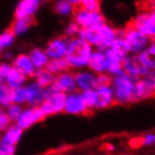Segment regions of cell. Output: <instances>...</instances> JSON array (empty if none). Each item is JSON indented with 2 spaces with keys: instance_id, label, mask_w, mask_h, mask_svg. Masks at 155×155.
Returning a JSON list of instances; mask_svg holds the SVG:
<instances>
[{
  "instance_id": "cell-1",
  "label": "cell",
  "mask_w": 155,
  "mask_h": 155,
  "mask_svg": "<svg viewBox=\"0 0 155 155\" xmlns=\"http://www.w3.org/2000/svg\"><path fill=\"white\" fill-rule=\"evenodd\" d=\"M93 50L87 42L79 37L70 39L64 58L68 63L69 69L72 71L87 69Z\"/></svg>"
},
{
  "instance_id": "cell-2",
  "label": "cell",
  "mask_w": 155,
  "mask_h": 155,
  "mask_svg": "<svg viewBox=\"0 0 155 155\" xmlns=\"http://www.w3.org/2000/svg\"><path fill=\"white\" fill-rule=\"evenodd\" d=\"M155 69V57L143 51L142 53L129 54L122 61V71L133 79L137 80Z\"/></svg>"
},
{
  "instance_id": "cell-3",
  "label": "cell",
  "mask_w": 155,
  "mask_h": 155,
  "mask_svg": "<svg viewBox=\"0 0 155 155\" xmlns=\"http://www.w3.org/2000/svg\"><path fill=\"white\" fill-rule=\"evenodd\" d=\"M135 80L124 72L118 71L112 76L110 86L112 87L115 103L118 105H128L135 103L134 97Z\"/></svg>"
},
{
  "instance_id": "cell-4",
  "label": "cell",
  "mask_w": 155,
  "mask_h": 155,
  "mask_svg": "<svg viewBox=\"0 0 155 155\" xmlns=\"http://www.w3.org/2000/svg\"><path fill=\"white\" fill-rule=\"evenodd\" d=\"M122 39L124 41L127 51L132 54L142 53L147 49L149 44L152 41H154L150 40L147 36L143 35L139 31L134 29L131 25L123 28Z\"/></svg>"
},
{
  "instance_id": "cell-5",
  "label": "cell",
  "mask_w": 155,
  "mask_h": 155,
  "mask_svg": "<svg viewBox=\"0 0 155 155\" xmlns=\"http://www.w3.org/2000/svg\"><path fill=\"white\" fill-rule=\"evenodd\" d=\"M134 29L143 35L147 36L150 40L155 37V10L154 8L142 10L137 12L130 24Z\"/></svg>"
},
{
  "instance_id": "cell-6",
  "label": "cell",
  "mask_w": 155,
  "mask_h": 155,
  "mask_svg": "<svg viewBox=\"0 0 155 155\" xmlns=\"http://www.w3.org/2000/svg\"><path fill=\"white\" fill-rule=\"evenodd\" d=\"M72 20L79 25L80 28L89 29H96L106 22L105 17L101 11L89 12L80 7L75 8L74 13L72 15Z\"/></svg>"
},
{
  "instance_id": "cell-7",
  "label": "cell",
  "mask_w": 155,
  "mask_h": 155,
  "mask_svg": "<svg viewBox=\"0 0 155 155\" xmlns=\"http://www.w3.org/2000/svg\"><path fill=\"white\" fill-rule=\"evenodd\" d=\"M66 94L48 88L47 95L40 108L45 117L63 113L66 101Z\"/></svg>"
},
{
  "instance_id": "cell-8",
  "label": "cell",
  "mask_w": 155,
  "mask_h": 155,
  "mask_svg": "<svg viewBox=\"0 0 155 155\" xmlns=\"http://www.w3.org/2000/svg\"><path fill=\"white\" fill-rule=\"evenodd\" d=\"M155 94V71H151L144 77L135 80L134 97L135 102L146 101Z\"/></svg>"
},
{
  "instance_id": "cell-9",
  "label": "cell",
  "mask_w": 155,
  "mask_h": 155,
  "mask_svg": "<svg viewBox=\"0 0 155 155\" xmlns=\"http://www.w3.org/2000/svg\"><path fill=\"white\" fill-rule=\"evenodd\" d=\"M45 116L41 112L40 107H33V106H24L23 111L17 120L15 124L19 126L20 128L25 132L29 130L35 125L39 124L42 120H45Z\"/></svg>"
},
{
  "instance_id": "cell-10",
  "label": "cell",
  "mask_w": 155,
  "mask_h": 155,
  "mask_svg": "<svg viewBox=\"0 0 155 155\" xmlns=\"http://www.w3.org/2000/svg\"><path fill=\"white\" fill-rule=\"evenodd\" d=\"M63 113L75 117L87 116L90 113L80 91L76 90L74 92L67 94Z\"/></svg>"
},
{
  "instance_id": "cell-11",
  "label": "cell",
  "mask_w": 155,
  "mask_h": 155,
  "mask_svg": "<svg viewBox=\"0 0 155 155\" xmlns=\"http://www.w3.org/2000/svg\"><path fill=\"white\" fill-rule=\"evenodd\" d=\"M50 89L62 92L66 95L76 91L77 88L74 79V71L69 70L56 75Z\"/></svg>"
},
{
  "instance_id": "cell-12",
  "label": "cell",
  "mask_w": 155,
  "mask_h": 155,
  "mask_svg": "<svg viewBox=\"0 0 155 155\" xmlns=\"http://www.w3.org/2000/svg\"><path fill=\"white\" fill-rule=\"evenodd\" d=\"M24 87L26 94V105L40 107L47 95L48 88L41 87L33 79H28Z\"/></svg>"
},
{
  "instance_id": "cell-13",
  "label": "cell",
  "mask_w": 155,
  "mask_h": 155,
  "mask_svg": "<svg viewBox=\"0 0 155 155\" xmlns=\"http://www.w3.org/2000/svg\"><path fill=\"white\" fill-rule=\"evenodd\" d=\"M69 40L67 37L58 36L51 39L43 48L44 52L46 53L47 57L50 59H60L64 58L66 56V52L68 48Z\"/></svg>"
},
{
  "instance_id": "cell-14",
  "label": "cell",
  "mask_w": 155,
  "mask_h": 155,
  "mask_svg": "<svg viewBox=\"0 0 155 155\" xmlns=\"http://www.w3.org/2000/svg\"><path fill=\"white\" fill-rule=\"evenodd\" d=\"M41 4L42 0H20L14 10V18H34Z\"/></svg>"
},
{
  "instance_id": "cell-15",
  "label": "cell",
  "mask_w": 155,
  "mask_h": 155,
  "mask_svg": "<svg viewBox=\"0 0 155 155\" xmlns=\"http://www.w3.org/2000/svg\"><path fill=\"white\" fill-rule=\"evenodd\" d=\"M104 54L107 64L106 74L113 76L116 74H117L118 71H122V61L128 54H124L113 47H109L105 49Z\"/></svg>"
},
{
  "instance_id": "cell-16",
  "label": "cell",
  "mask_w": 155,
  "mask_h": 155,
  "mask_svg": "<svg viewBox=\"0 0 155 155\" xmlns=\"http://www.w3.org/2000/svg\"><path fill=\"white\" fill-rule=\"evenodd\" d=\"M117 28L106 22L96 28L99 39V49L105 50L111 46L117 38Z\"/></svg>"
},
{
  "instance_id": "cell-17",
  "label": "cell",
  "mask_w": 155,
  "mask_h": 155,
  "mask_svg": "<svg viewBox=\"0 0 155 155\" xmlns=\"http://www.w3.org/2000/svg\"><path fill=\"white\" fill-rule=\"evenodd\" d=\"M74 79L76 88L80 92L96 88V74L87 68L74 71Z\"/></svg>"
},
{
  "instance_id": "cell-18",
  "label": "cell",
  "mask_w": 155,
  "mask_h": 155,
  "mask_svg": "<svg viewBox=\"0 0 155 155\" xmlns=\"http://www.w3.org/2000/svg\"><path fill=\"white\" fill-rule=\"evenodd\" d=\"M12 65L14 69L24 74L27 79H32L36 72V69L34 68L28 54L25 53L16 54L13 60L12 61Z\"/></svg>"
},
{
  "instance_id": "cell-19",
  "label": "cell",
  "mask_w": 155,
  "mask_h": 155,
  "mask_svg": "<svg viewBox=\"0 0 155 155\" xmlns=\"http://www.w3.org/2000/svg\"><path fill=\"white\" fill-rule=\"evenodd\" d=\"M95 90L98 96L96 110H105L116 104L114 93L110 85L97 87Z\"/></svg>"
},
{
  "instance_id": "cell-20",
  "label": "cell",
  "mask_w": 155,
  "mask_h": 155,
  "mask_svg": "<svg viewBox=\"0 0 155 155\" xmlns=\"http://www.w3.org/2000/svg\"><path fill=\"white\" fill-rule=\"evenodd\" d=\"M106 58L104 50L94 49L87 65V69L90 70L95 74H101L106 72Z\"/></svg>"
},
{
  "instance_id": "cell-21",
  "label": "cell",
  "mask_w": 155,
  "mask_h": 155,
  "mask_svg": "<svg viewBox=\"0 0 155 155\" xmlns=\"http://www.w3.org/2000/svg\"><path fill=\"white\" fill-rule=\"evenodd\" d=\"M35 24L34 18H18L12 22L11 30L16 38H20L26 35Z\"/></svg>"
},
{
  "instance_id": "cell-22",
  "label": "cell",
  "mask_w": 155,
  "mask_h": 155,
  "mask_svg": "<svg viewBox=\"0 0 155 155\" xmlns=\"http://www.w3.org/2000/svg\"><path fill=\"white\" fill-rule=\"evenodd\" d=\"M27 54H28V57L32 62L34 68L36 69V71L46 68L48 62H49V58L47 57L46 53L44 52V50L42 48L34 47L29 50Z\"/></svg>"
},
{
  "instance_id": "cell-23",
  "label": "cell",
  "mask_w": 155,
  "mask_h": 155,
  "mask_svg": "<svg viewBox=\"0 0 155 155\" xmlns=\"http://www.w3.org/2000/svg\"><path fill=\"white\" fill-rule=\"evenodd\" d=\"M23 135H24V131L15 123H12L3 134H0V140L17 146L18 143L22 140Z\"/></svg>"
},
{
  "instance_id": "cell-24",
  "label": "cell",
  "mask_w": 155,
  "mask_h": 155,
  "mask_svg": "<svg viewBox=\"0 0 155 155\" xmlns=\"http://www.w3.org/2000/svg\"><path fill=\"white\" fill-rule=\"evenodd\" d=\"M27 81H28V79H27L24 74H22L19 71H17L16 69H14L12 67L11 71L8 72V75L5 78L4 84L13 90L16 88L25 87Z\"/></svg>"
},
{
  "instance_id": "cell-25",
  "label": "cell",
  "mask_w": 155,
  "mask_h": 155,
  "mask_svg": "<svg viewBox=\"0 0 155 155\" xmlns=\"http://www.w3.org/2000/svg\"><path fill=\"white\" fill-rule=\"evenodd\" d=\"M53 11L59 17L68 19L74 15L75 8L67 0H54L53 3Z\"/></svg>"
},
{
  "instance_id": "cell-26",
  "label": "cell",
  "mask_w": 155,
  "mask_h": 155,
  "mask_svg": "<svg viewBox=\"0 0 155 155\" xmlns=\"http://www.w3.org/2000/svg\"><path fill=\"white\" fill-rule=\"evenodd\" d=\"M32 79L41 87L47 89L51 87L54 79V75L50 74L46 69H42V70L36 71Z\"/></svg>"
},
{
  "instance_id": "cell-27",
  "label": "cell",
  "mask_w": 155,
  "mask_h": 155,
  "mask_svg": "<svg viewBox=\"0 0 155 155\" xmlns=\"http://www.w3.org/2000/svg\"><path fill=\"white\" fill-rule=\"evenodd\" d=\"M45 69H46L50 74H52L54 76L61 74V72H64V71L70 70L69 66H68V63L65 60V58L50 59Z\"/></svg>"
},
{
  "instance_id": "cell-28",
  "label": "cell",
  "mask_w": 155,
  "mask_h": 155,
  "mask_svg": "<svg viewBox=\"0 0 155 155\" xmlns=\"http://www.w3.org/2000/svg\"><path fill=\"white\" fill-rule=\"evenodd\" d=\"M13 104L12 89L6 86L4 83L0 84V107L7 108Z\"/></svg>"
},
{
  "instance_id": "cell-29",
  "label": "cell",
  "mask_w": 155,
  "mask_h": 155,
  "mask_svg": "<svg viewBox=\"0 0 155 155\" xmlns=\"http://www.w3.org/2000/svg\"><path fill=\"white\" fill-rule=\"evenodd\" d=\"M16 37L11 29H6L0 33V47L2 50H10L15 43Z\"/></svg>"
},
{
  "instance_id": "cell-30",
  "label": "cell",
  "mask_w": 155,
  "mask_h": 155,
  "mask_svg": "<svg viewBox=\"0 0 155 155\" xmlns=\"http://www.w3.org/2000/svg\"><path fill=\"white\" fill-rule=\"evenodd\" d=\"M82 93V96L84 98V101L88 108V110L94 111L96 110V105H97V101H98V96H97V92L95 88L94 89H89V90H86L83 91Z\"/></svg>"
},
{
  "instance_id": "cell-31",
  "label": "cell",
  "mask_w": 155,
  "mask_h": 155,
  "mask_svg": "<svg viewBox=\"0 0 155 155\" xmlns=\"http://www.w3.org/2000/svg\"><path fill=\"white\" fill-rule=\"evenodd\" d=\"M24 106L16 104H12L8 107L6 108V112L7 115L10 118V120L12 121V123H15L17 121V120L19 118L22 111H23Z\"/></svg>"
},
{
  "instance_id": "cell-32",
  "label": "cell",
  "mask_w": 155,
  "mask_h": 155,
  "mask_svg": "<svg viewBox=\"0 0 155 155\" xmlns=\"http://www.w3.org/2000/svg\"><path fill=\"white\" fill-rule=\"evenodd\" d=\"M80 29L81 28L79 27V25L74 20H71L66 24V25L64 27V36L67 37L68 39L78 37Z\"/></svg>"
},
{
  "instance_id": "cell-33",
  "label": "cell",
  "mask_w": 155,
  "mask_h": 155,
  "mask_svg": "<svg viewBox=\"0 0 155 155\" xmlns=\"http://www.w3.org/2000/svg\"><path fill=\"white\" fill-rule=\"evenodd\" d=\"M12 101L13 104H19L22 106L26 105V94L24 87L12 90Z\"/></svg>"
},
{
  "instance_id": "cell-34",
  "label": "cell",
  "mask_w": 155,
  "mask_h": 155,
  "mask_svg": "<svg viewBox=\"0 0 155 155\" xmlns=\"http://www.w3.org/2000/svg\"><path fill=\"white\" fill-rule=\"evenodd\" d=\"M80 8L89 12L101 11V0H80Z\"/></svg>"
},
{
  "instance_id": "cell-35",
  "label": "cell",
  "mask_w": 155,
  "mask_h": 155,
  "mask_svg": "<svg viewBox=\"0 0 155 155\" xmlns=\"http://www.w3.org/2000/svg\"><path fill=\"white\" fill-rule=\"evenodd\" d=\"M12 124V121L7 115L6 109L0 107V134H3Z\"/></svg>"
},
{
  "instance_id": "cell-36",
  "label": "cell",
  "mask_w": 155,
  "mask_h": 155,
  "mask_svg": "<svg viewBox=\"0 0 155 155\" xmlns=\"http://www.w3.org/2000/svg\"><path fill=\"white\" fill-rule=\"evenodd\" d=\"M140 139V145L144 147H152L155 143V134L153 132H150L142 135Z\"/></svg>"
},
{
  "instance_id": "cell-37",
  "label": "cell",
  "mask_w": 155,
  "mask_h": 155,
  "mask_svg": "<svg viewBox=\"0 0 155 155\" xmlns=\"http://www.w3.org/2000/svg\"><path fill=\"white\" fill-rule=\"evenodd\" d=\"M0 150H2L7 155H16L17 153V146L6 143L0 140Z\"/></svg>"
},
{
  "instance_id": "cell-38",
  "label": "cell",
  "mask_w": 155,
  "mask_h": 155,
  "mask_svg": "<svg viewBox=\"0 0 155 155\" xmlns=\"http://www.w3.org/2000/svg\"><path fill=\"white\" fill-rule=\"evenodd\" d=\"M12 69V65L11 62L0 61V81L4 83V80L8 72Z\"/></svg>"
},
{
  "instance_id": "cell-39",
  "label": "cell",
  "mask_w": 155,
  "mask_h": 155,
  "mask_svg": "<svg viewBox=\"0 0 155 155\" xmlns=\"http://www.w3.org/2000/svg\"><path fill=\"white\" fill-rule=\"evenodd\" d=\"M111 78H112V76L109 75L108 74H106V72H105V74H96V87H97L110 85Z\"/></svg>"
},
{
  "instance_id": "cell-40",
  "label": "cell",
  "mask_w": 155,
  "mask_h": 155,
  "mask_svg": "<svg viewBox=\"0 0 155 155\" xmlns=\"http://www.w3.org/2000/svg\"><path fill=\"white\" fill-rule=\"evenodd\" d=\"M15 57V54L10 49V50H4L2 52V54H1V58H2V61H6V62H11L13 60Z\"/></svg>"
},
{
  "instance_id": "cell-41",
  "label": "cell",
  "mask_w": 155,
  "mask_h": 155,
  "mask_svg": "<svg viewBox=\"0 0 155 155\" xmlns=\"http://www.w3.org/2000/svg\"><path fill=\"white\" fill-rule=\"evenodd\" d=\"M145 51L147 52V53H149L150 56L155 57V43H154V41H152L149 44V46L147 47V49H146Z\"/></svg>"
},
{
  "instance_id": "cell-42",
  "label": "cell",
  "mask_w": 155,
  "mask_h": 155,
  "mask_svg": "<svg viewBox=\"0 0 155 155\" xmlns=\"http://www.w3.org/2000/svg\"><path fill=\"white\" fill-rule=\"evenodd\" d=\"M104 149H105L107 151H109V152H112V151H114V150H116L115 146H114L113 144H111V143H106V144L104 145Z\"/></svg>"
},
{
  "instance_id": "cell-43",
  "label": "cell",
  "mask_w": 155,
  "mask_h": 155,
  "mask_svg": "<svg viewBox=\"0 0 155 155\" xmlns=\"http://www.w3.org/2000/svg\"><path fill=\"white\" fill-rule=\"evenodd\" d=\"M67 1L69 3H71L75 8H79V6H80V0H67Z\"/></svg>"
},
{
  "instance_id": "cell-44",
  "label": "cell",
  "mask_w": 155,
  "mask_h": 155,
  "mask_svg": "<svg viewBox=\"0 0 155 155\" xmlns=\"http://www.w3.org/2000/svg\"><path fill=\"white\" fill-rule=\"evenodd\" d=\"M2 52H3V50H2V48L0 47V58H1V54H2Z\"/></svg>"
},
{
  "instance_id": "cell-45",
  "label": "cell",
  "mask_w": 155,
  "mask_h": 155,
  "mask_svg": "<svg viewBox=\"0 0 155 155\" xmlns=\"http://www.w3.org/2000/svg\"><path fill=\"white\" fill-rule=\"evenodd\" d=\"M47 155H60L58 153H51V154H47Z\"/></svg>"
},
{
  "instance_id": "cell-46",
  "label": "cell",
  "mask_w": 155,
  "mask_h": 155,
  "mask_svg": "<svg viewBox=\"0 0 155 155\" xmlns=\"http://www.w3.org/2000/svg\"><path fill=\"white\" fill-rule=\"evenodd\" d=\"M0 155H7V154H5L2 150H0Z\"/></svg>"
},
{
  "instance_id": "cell-47",
  "label": "cell",
  "mask_w": 155,
  "mask_h": 155,
  "mask_svg": "<svg viewBox=\"0 0 155 155\" xmlns=\"http://www.w3.org/2000/svg\"><path fill=\"white\" fill-rule=\"evenodd\" d=\"M121 155H130V154H121Z\"/></svg>"
}]
</instances>
